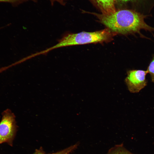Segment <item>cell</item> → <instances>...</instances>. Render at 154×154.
Instances as JSON below:
<instances>
[{
    "label": "cell",
    "mask_w": 154,
    "mask_h": 154,
    "mask_svg": "<svg viewBox=\"0 0 154 154\" xmlns=\"http://www.w3.org/2000/svg\"><path fill=\"white\" fill-rule=\"evenodd\" d=\"M146 70L150 75L152 82L154 83V54Z\"/></svg>",
    "instance_id": "cell-8"
},
{
    "label": "cell",
    "mask_w": 154,
    "mask_h": 154,
    "mask_svg": "<svg viewBox=\"0 0 154 154\" xmlns=\"http://www.w3.org/2000/svg\"><path fill=\"white\" fill-rule=\"evenodd\" d=\"M101 11L102 14H109L115 12L116 0H92Z\"/></svg>",
    "instance_id": "cell-5"
},
{
    "label": "cell",
    "mask_w": 154,
    "mask_h": 154,
    "mask_svg": "<svg viewBox=\"0 0 154 154\" xmlns=\"http://www.w3.org/2000/svg\"><path fill=\"white\" fill-rule=\"evenodd\" d=\"M106 28L117 34L124 35H139L142 38L149 39L141 32L144 30L152 33L154 28L148 25L144 19L147 16L136 11L127 9L116 11L104 15L94 13Z\"/></svg>",
    "instance_id": "cell-1"
},
{
    "label": "cell",
    "mask_w": 154,
    "mask_h": 154,
    "mask_svg": "<svg viewBox=\"0 0 154 154\" xmlns=\"http://www.w3.org/2000/svg\"><path fill=\"white\" fill-rule=\"evenodd\" d=\"M107 154H134L128 151L122 145H118L113 147Z\"/></svg>",
    "instance_id": "cell-7"
},
{
    "label": "cell",
    "mask_w": 154,
    "mask_h": 154,
    "mask_svg": "<svg viewBox=\"0 0 154 154\" xmlns=\"http://www.w3.org/2000/svg\"><path fill=\"white\" fill-rule=\"evenodd\" d=\"M29 1L36 2L37 0H0V2H8L16 5Z\"/></svg>",
    "instance_id": "cell-9"
},
{
    "label": "cell",
    "mask_w": 154,
    "mask_h": 154,
    "mask_svg": "<svg viewBox=\"0 0 154 154\" xmlns=\"http://www.w3.org/2000/svg\"><path fill=\"white\" fill-rule=\"evenodd\" d=\"M147 74L146 70H130L127 72L125 82L130 92H139L146 86V76Z\"/></svg>",
    "instance_id": "cell-4"
},
{
    "label": "cell",
    "mask_w": 154,
    "mask_h": 154,
    "mask_svg": "<svg viewBox=\"0 0 154 154\" xmlns=\"http://www.w3.org/2000/svg\"><path fill=\"white\" fill-rule=\"evenodd\" d=\"M1 115L0 122V144L7 143L12 146L17 127L15 116L9 109L3 111Z\"/></svg>",
    "instance_id": "cell-3"
},
{
    "label": "cell",
    "mask_w": 154,
    "mask_h": 154,
    "mask_svg": "<svg viewBox=\"0 0 154 154\" xmlns=\"http://www.w3.org/2000/svg\"><path fill=\"white\" fill-rule=\"evenodd\" d=\"M117 35L107 28L93 32L67 33L58 40L57 43L48 49L50 51L56 48L69 46L108 42L113 40Z\"/></svg>",
    "instance_id": "cell-2"
},
{
    "label": "cell",
    "mask_w": 154,
    "mask_h": 154,
    "mask_svg": "<svg viewBox=\"0 0 154 154\" xmlns=\"http://www.w3.org/2000/svg\"><path fill=\"white\" fill-rule=\"evenodd\" d=\"M76 144L71 146L65 149L55 153L50 154H46L42 149L36 150L33 154H70L77 147Z\"/></svg>",
    "instance_id": "cell-6"
},
{
    "label": "cell",
    "mask_w": 154,
    "mask_h": 154,
    "mask_svg": "<svg viewBox=\"0 0 154 154\" xmlns=\"http://www.w3.org/2000/svg\"><path fill=\"white\" fill-rule=\"evenodd\" d=\"M50 1L51 5H53L55 3H59L62 5H64L66 3V1L67 0H48Z\"/></svg>",
    "instance_id": "cell-10"
},
{
    "label": "cell",
    "mask_w": 154,
    "mask_h": 154,
    "mask_svg": "<svg viewBox=\"0 0 154 154\" xmlns=\"http://www.w3.org/2000/svg\"><path fill=\"white\" fill-rule=\"evenodd\" d=\"M119 0L122 2H127L128 1H133L134 0Z\"/></svg>",
    "instance_id": "cell-11"
}]
</instances>
